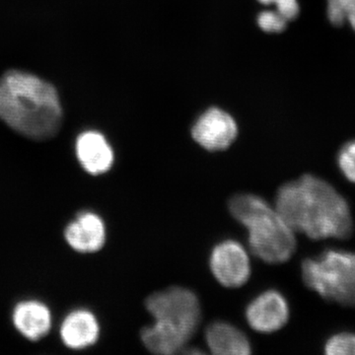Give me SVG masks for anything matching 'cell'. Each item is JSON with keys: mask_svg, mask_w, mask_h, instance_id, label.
<instances>
[{"mask_svg": "<svg viewBox=\"0 0 355 355\" xmlns=\"http://www.w3.org/2000/svg\"><path fill=\"white\" fill-rule=\"evenodd\" d=\"M263 4H275L277 12L287 21L295 19L299 13L297 0H259Z\"/></svg>", "mask_w": 355, "mask_h": 355, "instance_id": "cell-18", "label": "cell"}, {"mask_svg": "<svg viewBox=\"0 0 355 355\" xmlns=\"http://www.w3.org/2000/svg\"><path fill=\"white\" fill-rule=\"evenodd\" d=\"M338 164L343 176L355 184V141L349 142L340 149Z\"/></svg>", "mask_w": 355, "mask_h": 355, "instance_id": "cell-16", "label": "cell"}, {"mask_svg": "<svg viewBox=\"0 0 355 355\" xmlns=\"http://www.w3.org/2000/svg\"><path fill=\"white\" fill-rule=\"evenodd\" d=\"M328 17L334 25L349 23L355 31V0H328Z\"/></svg>", "mask_w": 355, "mask_h": 355, "instance_id": "cell-14", "label": "cell"}, {"mask_svg": "<svg viewBox=\"0 0 355 355\" xmlns=\"http://www.w3.org/2000/svg\"><path fill=\"white\" fill-rule=\"evenodd\" d=\"M13 323L26 338L38 340L51 330L50 310L37 301H26L16 306L13 313Z\"/></svg>", "mask_w": 355, "mask_h": 355, "instance_id": "cell-13", "label": "cell"}, {"mask_svg": "<svg viewBox=\"0 0 355 355\" xmlns=\"http://www.w3.org/2000/svg\"><path fill=\"white\" fill-rule=\"evenodd\" d=\"M238 128L232 116L219 109H210L193 125V139L209 151L228 148L237 137Z\"/></svg>", "mask_w": 355, "mask_h": 355, "instance_id": "cell-7", "label": "cell"}, {"mask_svg": "<svg viewBox=\"0 0 355 355\" xmlns=\"http://www.w3.org/2000/svg\"><path fill=\"white\" fill-rule=\"evenodd\" d=\"M306 286L327 300L355 308V253L328 250L302 263Z\"/></svg>", "mask_w": 355, "mask_h": 355, "instance_id": "cell-5", "label": "cell"}, {"mask_svg": "<svg viewBox=\"0 0 355 355\" xmlns=\"http://www.w3.org/2000/svg\"><path fill=\"white\" fill-rule=\"evenodd\" d=\"M99 333V324L94 315L85 310L71 313L60 328L62 342L72 349H85L94 345Z\"/></svg>", "mask_w": 355, "mask_h": 355, "instance_id": "cell-11", "label": "cell"}, {"mask_svg": "<svg viewBox=\"0 0 355 355\" xmlns=\"http://www.w3.org/2000/svg\"><path fill=\"white\" fill-rule=\"evenodd\" d=\"M209 263L217 282L229 288L244 286L251 275V263L246 249L233 240L217 245L210 256Z\"/></svg>", "mask_w": 355, "mask_h": 355, "instance_id": "cell-6", "label": "cell"}, {"mask_svg": "<svg viewBox=\"0 0 355 355\" xmlns=\"http://www.w3.org/2000/svg\"><path fill=\"white\" fill-rule=\"evenodd\" d=\"M205 340L210 352L216 355H248L251 345L236 327L225 322H216L207 327Z\"/></svg>", "mask_w": 355, "mask_h": 355, "instance_id": "cell-12", "label": "cell"}, {"mask_svg": "<svg viewBox=\"0 0 355 355\" xmlns=\"http://www.w3.org/2000/svg\"><path fill=\"white\" fill-rule=\"evenodd\" d=\"M324 352L328 355H355V334L343 331L331 336L324 345Z\"/></svg>", "mask_w": 355, "mask_h": 355, "instance_id": "cell-15", "label": "cell"}, {"mask_svg": "<svg viewBox=\"0 0 355 355\" xmlns=\"http://www.w3.org/2000/svg\"><path fill=\"white\" fill-rule=\"evenodd\" d=\"M146 309L154 322L141 331V340L156 354H177L186 347L200 324L202 311L193 292L184 287H170L146 299Z\"/></svg>", "mask_w": 355, "mask_h": 355, "instance_id": "cell-3", "label": "cell"}, {"mask_svg": "<svg viewBox=\"0 0 355 355\" xmlns=\"http://www.w3.org/2000/svg\"><path fill=\"white\" fill-rule=\"evenodd\" d=\"M0 119L28 139H50L62 123L57 90L38 76L9 70L0 77Z\"/></svg>", "mask_w": 355, "mask_h": 355, "instance_id": "cell-2", "label": "cell"}, {"mask_svg": "<svg viewBox=\"0 0 355 355\" xmlns=\"http://www.w3.org/2000/svg\"><path fill=\"white\" fill-rule=\"evenodd\" d=\"M65 239L69 246L81 253H94L105 244L106 229L97 214L84 212L79 214L65 230Z\"/></svg>", "mask_w": 355, "mask_h": 355, "instance_id": "cell-10", "label": "cell"}, {"mask_svg": "<svg viewBox=\"0 0 355 355\" xmlns=\"http://www.w3.org/2000/svg\"><path fill=\"white\" fill-rule=\"evenodd\" d=\"M229 211L248 230L252 253L268 263H286L296 249L295 232L275 207L252 193L229 200Z\"/></svg>", "mask_w": 355, "mask_h": 355, "instance_id": "cell-4", "label": "cell"}, {"mask_svg": "<svg viewBox=\"0 0 355 355\" xmlns=\"http://www.w3.org/2000/svg\"><path fill=\"white\" fill-rule=\"evenodd\" d=\"M76 155L81 166L91 175L108 172L114 163V153L104 135L90 130L76 140Z\"/></svg>", "mask_w": 355, "mask_h": 355, "instance_id": "cell-9", "label": "cell"}, {"mask_svg": "<svg viewBox=\"0 0 355 355\" xmlns=\"http://www.w3.org/2000/svg\"><path fill=\"white\" fill-rule=\"evenodd\" d=\"M275 207L294 232L310 239H345L354 230L345 198L328 182L313 175L282 184Z\"/></svg>", "mask_w": 355, "mask_h": 355, "instance_id": "cell-1", "label": "cell"}, {"mask_svg": "<svg viewBox=\"0 0 355 355\" xmlns=\"http://www.w3.org/2000/svg\"><path fill=\"white\" fill-rule=\"evenodd\" d=\"M248 324L258 333L270 334L286 326L289 319L286 299L279 291H268L254 298L246 310Z\"/></svg>", "mask_w": 355, "mask_h": 355, "instance_id": "cell-8", "label": "cell"}, {"mask_svg": "<svg viewBox=\"0 0 355 355\" xmlns=\"http://www.w3.org/2000/svg\"><path fill=\"white\" fill-rule=\"evenodd\" d=\"M288 21L277 11H265L258 17V24L263 31L268 33H279L286 28Z\"/></svg>", "mask_w": 355, "mask_h": 355, "instance_id": "cell-17", "label": "cell"}]
</instances>
